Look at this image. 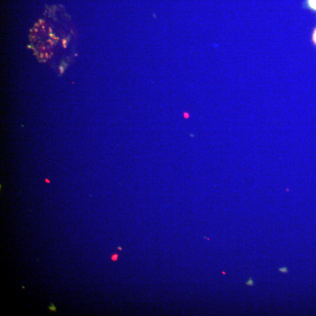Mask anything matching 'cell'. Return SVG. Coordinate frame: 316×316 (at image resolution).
<instances>
[{
	"instance_id": "6da1fadb",
	"label": "cell",
	"mask_w": 316,
	"mask_h": 316,
	"mask_svg": "<svg viewBox=\"0 0 316 316\" xmlns=\"http://www.w3.org/2000/svg\"><path fill=\"white\" fill-rule=\"evenodd\" d=\"M308 2L311 8L316 10V0H308Z\"/></svg>"
},
{
	"instance_id": "7a4b0ae2",
	"label": "cell",
	"mask_w": 316,
	"mask_h": 316,
	"mask_svg": "<svg viewBox=\"0 0 316 316\" xmlns=\"http://www.w3.org/2000/svg\"><path fill=\"white\" fill-rule=\"evenodd\" d=\"M49 310L51 311H56V307L55 306V305L53 304H52L51 306L50 307H49Z\"/></svg>"
},
{
	"instance_id": "3957f363",
	"label": "cell",
	"mask_w": 316,
	"mask_h": 316,
	"mask_svg": "<svg viewBox=\"0 0 316 316\" xmlns=\"http://www.w3.org/2000/svg\"><path fill=\"white\" fill-rule=\"evenodd\" d=\"M313 40L314 44L316 45V29L314 30L313 34Z\"/></svg>"
},
{
	"instance_id": "277c9868",
	"label": "cell",
	"mask_w": 316,
	"mask_h": 316,
	"mask_svg": "<svg viewBox=\"0 0 316 316\" xmlns=\"http://www.w3.org/2000/svg\"><path fill=\"white\" fill-rule=\"evenodd\" d=\"M279 271L282 272L286 273L287 272V269L286 268H282L279 269Z\"/></svg>"
},
{
	"instance_id": "5b68a950",
	"label": "cell",
	"mask_w": 316,
	"mask_h": 316,
	"mask_svg": "<svg viewBox=\"0 0 316 316\" xmlns=\"http://www.w3.org/2000/svg\"><path fill=\"white\" fill-rule=\"evenodd\" d=\"M247 284V285H250V286L253 285V280H252L251 279H250L249 281H248Z\"/></svg>"
},
{
	"instance_id": "8992f818",
	"label": "cell",
	"mask_w": 316,
	"mask_h": 316,
	"mask_svg": "<svg viewBox=\"0 0 316 316\" xmlns=\"http://www.w3.org/2000/svg\"><path fill=\"white\" fill-rule=\"evenodd\" d=\"M117 258H118V255L116 254L115 255H113V256L112 257V260L113 261H116L117 260Z\"/></svg>"
}]
</instances>
